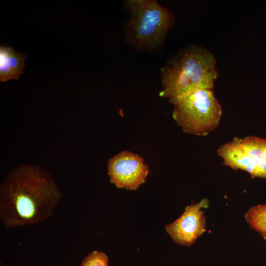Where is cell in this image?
I'll return each instance as SVG.
<instances>
[{
  "mask_svg": "<svg viewBox=\"0 0 266 266\" xmlns=\"http://www.w3.org/2000/svg\"><path fill=\"white\" fill-rule=\"evenodd\" d=\"M62 197L49 172L20 164L0 184V221L6 228L38 224L52 215Z\"/></svg>",
  "mask_w": 266,
  "mask_h": 266,
  "instance_id": "obj_1",
  "label": "cell"
},
{
  "mask_svg": "<svg viewBox=\"0 0 266 266\" xmlns=\"http://www.w3.org/2000/svg\"><path fill=\"white\" fill-rule=\"evenodd\" d=\"M159 95L173 104L191 92L213 89L218 76L214 55L205 47L191 44L181 48L161 68Z\"/></svg>",
  "mask_w": 266,
  "mask_h": 266,
  "instance_id": "obj_2",
  "label": "cell"
},
{
  "mask_svg": "<svg viewBox=\"0 0 266 266\" xmlns=\"http://www.w3.org/2000/svg\"><path fill=\"white\" fill-rule=\"evenodd\" d=\"M126 41L139 51H152L164 43L175 17L156 0H127Z\"/></svg>",
  "mask_w": 266,
  "mask_h": 266,
  "instance_id": "obj_3",
  "label": "cell"
},
{
  "mask_svg": "<svg viewBox=\"0 0 266 266\" xmlns=\"http://www.w3.org/2000/svg\"><path fill=\"white\" fill-rule=\"evenodd\" d=\"M172 117L186 133L205 136L219 124L222 108L213 89L196 90L173 104Z\"/></svg>",
  "mask_w": 266,
  "mask_h": 266,
  "instance_id": "obj_4",
  "label": "cell"
},
{
  "mask_svg": "<svg viewBox=\"0 0 266 266\" xmlns=\"http://www.w3.org/2000/svg\"><path fill=\"white\" fill-rule=\"evenodd\" d=\"M110 181L118 188L137 189L149 173L148 166L139 155L129 151L119 153L108 161Z\"/></svg>",
  "mask_w": 266,
  "mask_h": 266,
  "instance_id": "obj_5",
  "label": "cell"
},
{
  "mask_svg": "<svg viewBox=\"0 0 266 266\" xmlns=\"http://www.w3.org/2000/svg\"><path fill=\"white\" fill-rule=\"evenodd\" d=\"M208 200L188 205L183 213L173 222L165 226L168 234L175 243L183 246L192 245L205 231V220L202 208H207Z\"/></svg>",
  "mask_w": 266,
  "mask_h": 266,
  "instance_id": "obj_6",
  "label": "cell"
},
{
  "mask_svg": "<svg viewBox=\"0 0 266 266\" xmlns=\"http://www.w3.org/2000/svg\"><path fill=\"white\" fill-rule=\"evenodd\" d=\"M217 153L223 159V165L234 170L246 171L253 178H262L260 172L247 154L241 138L234 137L221 145Z\"/></svg>",
  "mask_w": 266,
  "mask_h": 266,
  "instance_id": "obj_7",
  "label": "cell"
},
{
  "mask_svg": "<svg viewBox=\"0 0 266 266\" xmlns=\"http://www.w3.org/2000/svg\"><path fill=\"white\" fill-rule=\"evenodd\" d=\"M249 158L260 172L262 178H266V154L261 147L258 137L249 136L241 138Z\"/></svg>",
  "mask_w": 266,
  "mask_h": 266,
  "instance_id": "obj_8",
  "label": "cell"
},
{
  "mask_svg": "<svg viewBox=\"0 0 266 266\" xmlns=\"http://www.w3.org/2000/svg\"><path fill=\"white\" fill-rule=\"evenodd\" d=\"M245 219L252 229L266 239V204H258L249 209Z\"/></svg>",
  "mask_w": 266,
  "mask_h": 266,
  "instance_id": "obj_9",
  "label": "cell"
},
{
  "mask_svg": "<svg viewBox=\"0 0 266 266\" xmlns=\"http://www.w3.org/2000/svg\"><path fill=\"white\" fill-rule=\"evenodd\" d=\"M26 58V55L16 52L13 48L9 47L8 64L15 79L17 80L19 76L24 73Z\"/></svg>",
  "mask_w": 266,
  "mask_h": 266,
  "instance_id": "obj_10",
  "label": "cell"
},
{
  "mask_svg": "<svg viewBox=\"0 0 266 266\" xmlns=\"http://www.w3.org/2000/svg\"><path fill=\"white\" fill-rule=\"evenodd\" d=\"M9 47H0V81H7L14 77L8 64Z\"/></svg>",
  "mask_w": 266,
  "mask_h": 266,
  "instance_id": "obj_11",
  "label": "cell"
},
{
  "mask_svg": "<svg viewBox=\"0 0 266 266\" xmlns=\"http://www.w3.org/2000/svg\"><path fill=\"white\" fill-rule=\"evenodd\" d=\"M81 266H108V258L104 252L94 251L84 258Z\"/></svg>",
  "mask_w": 266,
  "mask_h": 266,
  "instance_id": "obj_12",
  "label": "cell"
},
{
  "mask_svg": "<svg viewBox=\"0 0 266 266\" xmlns=\"http://www.w3.org/2000/svg\"><path fill=\"white\" fill-rule=\"evenodd\" d=\"M258 140L261 147L266 154V140L258 137Z\"/></svg>",
  "mask_w": 266,
  "mask_h": 266,
  "instance_id": "obj_13",
  "label": "cell"
}]
</instances>
